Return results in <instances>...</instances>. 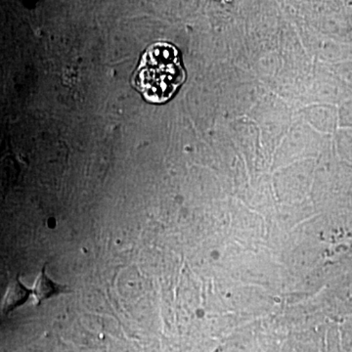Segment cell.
Listing matches in <instances>:
<instances>
[{"instance_id":"7a4b0ae2","label":"cell","mask_w":352,"mask_h":352,"mask_svg":"<svg viewBox=\"0 0 352 352\" xmlns=\"http://www.w3.org/2000/svg\"><path fill=\"white\" fill-rule=\"evenodd\" d=\"M68 286L57 283L53 281L47 273H46V264L43 266L38 279H36L34 288L32 289V295L36 296L38 305H41L44 300H50L51 298L61 295V294L71 293Z\"/></svg>"},{"instance_id":"277c9868","label":"cell","mask_w":352,"mask_h":352,"mask_svg":"<svg viewBox=\"0 0 352 352\" xmlns=\"http://www.w3.org/2000/svg\"><path fill=\"white\" fill-rule=\"evenodd\" d=\"M215 352H219V351H215Z\"/></svg>"},{"instance_id":"6da1fadb","label":"cell","mask_w":352,"mask_h":352,"mask_svg":"<svg viewBox=\"0 0 352 352\" xmlns=\"http://www.w3.org/2000/svg\"><path fill=\"white\" fill-rule=\"evenodd\" d=\"M185 78L177 48L170 43H157L146 50L131 82L146 101L164 104L176 94Z\"/></svg>"},{"instance_id":"3957f363","label":"cell","mask_w":352,"mask_h":352,"mask_svg":"<svg viewBox=\"0 0 352 352\" xmlns=\"http://www.w3.org/2000/svg\"><path fill=\"white\" fill-rule=\"evenodd\" d=\"M32 295V289L27 288L21 282L20 278L17 277L12 284L7 289L6 295L4 296L2 303V312L4 314H9L14 311L16 308L22 307Z\"/></svg>"}]
</instances>
